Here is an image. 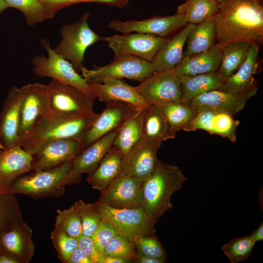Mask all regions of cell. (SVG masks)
I'll list each match as a JSON object with an SVG mask.
<instances>
[{
  "label": "cell",
  "instance_id": "20",
  "mask_svg": "<svg viewBox=\"0 0 263 263\" xmlns=\"http://www.w3.org/2000/svg\"><path fill=\"white\" fill-rule=\"evenodd\" d=\"M22 99L21 87L9 89L0 114L1 141L4 148L18 145Z\"/></svg>",
  "mask_w": 263,
  "mask_h": 263
},
{
  "label": "cell",
  "instance_id": "15",
  "mask_svg": "<svg viewBox=\"0 0 263 263\" xmlns=\"http://www.w3.org/2000/svg\"><path fill=\"white\" fill-rule=\"evenodd\" d=\"M257 90V86L239 93L215 90L200 94L189 103L198 113L215 111L233 116L244 108L247 101L256 94Z\"/></svg>",
  "mask_w": 263,
  "mask_h": 263
},
{
  "label": "cell",
  "instance_id": "24",
  "mask_svg": "<svg viewBox=\"0 0 263 263\" xmlns=\"http://www.w3.org/2000/svg\"><path fill=\"white\" fill-rule=\"evenodd\" d=\"M33 230L22 222L5 232L0 239L1 249L9 254L19 263H29L35 254V246L32 239Z\"/></svg>",
  "mask_w": 263,
  "mask_h": 263
},
{
  "label": "cell",
  "instance_id": "30",
  "mask_svg": "<svg viewBox=\"0 0 263 263\" xmlns=\"http://www.w3.org/2000/svg\"><path fill=\"white\" fill-rule=\"evenodd\" d=\"M225 79L218 71L181 77V101L189 102L200 94L209 91L219 90Z\"/></svg>",
  "mask_w": 263,
  "mask_h": 263
},
{
  "label": "cell",
  "instance_id": "55",
  "mask_svg": "<svg viewBox=\"0 0 263 263\" xmlns=\"http://www.w3.org/2000/svg\"><path fill=\"white\" fill-rule=\"evenodd\" d=\"M247 0L251 1H253V2H258L259 1V0Z\"/></svg>",
  "mask_w": 263,
  "mask_h": 263
},
{
  "label": "cell",
  "instance_id": "25",
  "mask_svg": "<svg viewBox=\"0 0 263 263\" xmlns=\"http://www.w3.org/2000/svg\"><path fill=\"white\" fill-rule=\"evenodd\" d=\"M222 48L215 44L207 51L199 54L183 56L174 69L180 78L217 71L219 69Z\"/></svg>",
  "mask_w": 263,
  "mask_h": 263
},
{
  "label": "cell",
  "instance_id": "16",
  "mask_svg": "<svg viewBox=\"0 0 263 263\" xmlns=\"http://www.w3.org/2000/svg\"><path fill=\"white\" fill-rule=\"evenodd\" d=\"M81 150L80 143L72 138L46 142L31 154L32 170L51 169L72 160Z\"/></svg>",
  "mask_w": 263,
  "mask_h": 263
},
{
  "label": "cell",
  "instance_id": "36",
  "mask_svg": "<svg viewBox=\"0 0 263 263\" xmlns=\"http://www.w3.org/2000/svg\"><path fill=\"white\" fill-rule=\"evenodd\" d=\"M219 4L213 0H187L178 7L177 13L184 15L188 23L197 24L214 16Z\"/></svg>",
  "mask_w": 263,
  "mask_h": 263
},
{
  "label": "cell",
  "instance_id": "22",
  "mask_svg": "<svg viewBox=\"0 0 263 263\" xmlns=\"http://www.w3.org/2000/svg\"><path fill=\"white\" fill-rule=\"evenodd\" d=\"M31 162V155L21 147L0 150V187L9 191L17 178L32 170Z\"/></svg>",
  "mask_w": 263,
  "mask_h": 263
},
{
  "label": "cell",
  "instance_id": "9",
  "mask_svg": "<svg viewBox=\"0 0 263 263\" xmlns=\"http://www.w3.org/2000/svg\"><path fill=\"white\" fill-rule=\"evenodd\" d=\"M47 90L52 113L84 115L95 113L93 111L94 101L74 86L52 79L47 84Z\"/></svg>",
  "mask_w": 263,
  "mask_h": 263
},
{
  "label": "cell",
  "instance_id": "3",
  "mask_svg": "<svg viewBox=\"0 0 263 263\" xmlns=\"http://www.w3.org/2000/svg\"><path fill=\"white\" fill-rule=\"evenodd\" d=\"M50 113L41 118L23 148L33 154L44 143L59 139L72 138L81 142L85 132L97 115Z\"/></svg>",
  "mask_w": 263,
  "mask_h": 263
},
{
  "label": "cell",
  "instance_id": "35",
  "mask_svg": "<svg viewBox=\"0 0 263 263\" xmlns=\"http://www.w3.org/2000/svg\"><path fill=\"white\" fill-rule=\"evenodd\" d=\"M171 132L183 130L198 113L189 102L181 101L170 102L162 107Z\"/></svg>",
  "mask_w": 263,
  "mask_h": 263
},
{
  "label": "cell",
  "instance_id": "26",
  "mask_svg": "<svg viewBox=\"0 0 263 263\" xmlns=\"http://www.w3.org/2000/svg\"><path fill=\"white\" fill-rule=\"evenodd\" d=\"M196 24L188 23L173 38L169 39L151 62L153 72L174 69L183 57V49L188 35Z\"/></svg>",
  "mask_w": 263,
  "mask_h": 263
},
{
  "label": "cell",
  "instance_id": "40",
  "mask_svg": "<svg viewBox=\"0 0 263 263\" xmlns=\"http://www.w3.org/2000/svg\"><path fill=\"white\" fill-rule=\"evenodd\" d=\"M55 228L77 239L82 235V224L78 210L74 204L70 208L57 209Z\"/></svg>",
  "mask_w": 263,
  "mask_h": 263
},
{
  "label": "cell",
  "instance_id": "39",
  "mask_svg": "<svg viewBox=\"0 0 263 263\" xmlns=\"http://www.w3.org/2000/svg\"><path fill=\"white\" fill-rule=\"evenodd\" d=\"M256 242L249 236L234 238L222 246L224 254L231 263L246 260L250 256Z\"/></svg>",
  "mask_w": 263,
  "mask_h": 263
},
{
  "label": "cell",
  "instance_id": "47",
  "mask_svg": "<svg viewBox=\"0 0 263 263\" xmlns=\"http://www.w3.org/2000/svg\"><path fill=\"white\" fill-rule=\"evenodd\" d=\"M68 263H92L85 251L78 247L72 254Z\"/></svg>",
  "mask_w": 263,
  "mask_h": 263
},
{
  "label": "cell",
  "instance_id": "7",
  "mask_svg": "<svg viewBox=\"0 0 263 263\" xmlns=\"http://www.w3.org/2000/svg\"><path fill=\"white\" fill-rule=\"evenodd\" d=\"M81 72V76L87 82L99 83L108 80L125 78L141 82L153 73L151 62L131 56L114 57L109 64L94 66L93 69L84 66Z\"/></svg>",
  "mask_w": 263,
  "mask_h": 263
},
{
  "label": "cell",
  "instance_id": "4",
  "mask_svg": "<svg viewBox=\"0 0 263 263\" xmlns=\"http://www.w3.org/2000/svg\"><path fill=\"white\" fill-rule=\"evenodd\" d=\"M72 161L51 169L26 172L12 183L9 191L35 199L62 196L72 169Z\"/></svg>",
  "mask_w": 263,
  "mask_h": 263
},
{
  "label": "cell",
  "instance_id": "50",
  "mask_svg": "<svg viewBox=\"0 0 263 263\" xmlns=\"http://www.w3.org/2000/svg\"><path fill=\"white\" fill-rule=\"evenodd\" d=\"M0 263H19V262L12 256L1 250L0 251Z\"/></svg>",
  "mask_w": 263,
  "mask_h": 263
},
{
  "label": "cell",
  "instance_id": "17",
  "mask_svg": "<svg viewBox=\"0 0 263 263\" xmlns=\"http://www.w3.org/2000/svg\"><path fill=\"white\" fill-rule=\"evenodd\" d=\"M188 23L184 15L176 13L173 16H154L142 20H113L109 23L108 28L122 34L135 32L164 37Z\"/></svg>",
  "mask_w": 263,
  "mask_h": 263
},
{
  "label": "cell",
  "instance_id": "5",
  "mask_svg": "<svg viewBox=\"0 0 263 263\" xmlns=\"http://www.w3.org/2000/svg\"><path fill=\"white\" fill-rule=\"evenodd\" d=\"M90 14L84 13L79 19L72 23L62 25L59 29L61 40L54 49L55 52L68 60L77 72L84 67L86 49L95 42L105 40L89 27Z\"/></svg>",
  "mask_w": 263,
  "mask_h": 263
},
{
  "label": "cell",
  "instance_id": "38",
  "mask_svg": "<svg viewBox=\"0 0 263 263\" xmlns=\"http://www.w3.org/2000/svg\"><path fill=\"white\" fill-rule=\"evenodd\" d=\"M74 205L81 219L82 235L91 237L102 221L98 203H86L80 200Z\"/></svg>",
  "mask_w": 263,
  "mask_h": 263
},
{
  "label": "cell",
  "instance_id": "18",
  "mask_svg": "<svg viewBox=\"0 0 263 263\" xmlns=\"http://www.w3.org/2000/svg\"><path fill=\"white\" fill-rule=\"evenodd\" d=\"M119 129L106 134L81 150L72 161V169L67 185L79 183L83 173L90 174L97 168L113 145Z\"/></svg>",
  "mask_w": 263,
  "mask_h": 263
},
{
  "label": "cell",
  "instance_id": "33",
  "mask_svg": "<svg viewBox=\"0 0 263 263\" xmlns=\"http://www.w3.org/2000/svg\"><path fill=\"white\" fill-rule=\"evenodd\" d=\"M15 195L0 187V251L2 235L23 222L21 210Z\"/></svg>",
  "mask_w": 263,
  "mask_h": 263
},
{
  "label": "cell",
  "instance_id": "41",
  "mask_svg": "<svg viewBox=\"0 0 263 263\" xmlns=\"http://www.w3.org/2000/svg\"><path fill=\"white\" fill-rule=\"evenodd\" d=\"M50 238L59 261L68 263L72 254L78 247L77 239L55 227L51 233Z\"/></svg>",
  "mask_w": 263,
  "mask_h": 263
},
{
  "label": "cell",
  "instance_id": "2",
  "mask_svg": "<svg viewBox=\"0 0 263 263\" xmlns=\"http://www.w3.org/2000/svg\"><path fill=\"white\" fill-rule=\"evenodd\" d=\"M187 180L180 168L158 160L150 175L142 183L143 209L154 224L173 207L170 199Z\"/></svg>",
  "mask_w": 263,
  "mask_h": 263
},
{
  "label": "cell",
  "instance_id": "43",
  "mask_svg": "<svg viewBox=\"0 0 263 263\" xmlns=\"http://www.w3.org/2000/svg\"><path fill=\"white\" fill-rule=\"evenodd\" d=\"M135 251L133 243L119 233L106 244L103 254L106 257L127 258L132 260Z\"/></svg>",
  "mask_w": 263,
  "mask_h": 263
},
{
  "label": "cell",
  "instance_id": "54",
  "mask_svg": "<svg viewBox=\"0 0 263 263\" xmlns=\"http://www.w3.org/2000/svg\"><path fill=\"white\" fill-rule=\"evenodd\" d=\"M214 0V1H216L217 2L220 3L224 0Z\"/></svg>",
  "mask_w": 263,
  "mask_h": 263
},
{
  "label": "cell",
  "instance_id": "34",
  "mask_svg": "<svg viewBox=\"0 0 263 263\" xmlns=\"http://www.w3.org/2000/svg\"><path fill=\"white\" fill-rule=\"evenodd\" d=\"M251 44L246 41H238L222 48L218 72L225 79L236 72L244 63Z\"/></svg>",
  "mask_w": 263,
  "mask_h": 263
},
{
  "label": "cell",
  "instance_id": "12",
  "mask_svg": "<svg viewBox=\"0 0 263 263\" xmlns=\"http://www.w3.org/2000/svg\"><path fill=\"white\" fill-rule=\"evenodd\" d=\"M169 39L154 35L137 33L105 37L114 57L131 56L151 62Z\"/></svg>",
  "mask_w": 263,
  "mask_h": 263
},
{
  "label": "cell",
  "instance_id": "49",
  "mask_svg": "<svg viewBox=\"0 0 263 263\" xmlns=\"http://www.w3.org/2000/svg\"><path fill=\"white\" fill-rule=\"evenodd\" d=\"M132 259L127 258L111 257L104 256L103 263H131Z\"/></svg>",
  "mask_w": 263,
  "mask_h": 263
},
{
  "label": "cell",
  "instance_id": "6",
  "mask_svg": "<svg viewBox=\"0 0 263 263\" xmlns=\"http://www.w3.org/2000/svg\"><path fill=\"white\" fill-rule=\"evenodd\" d=\"M40 45L46 50L47 56L38 55L33 57L31 62L34 74L74 86L94 101L96 98L88 82L78 74L70 62L55 52L48 38H41Z\"/></svg>",
  "mask_w": 263,
  "mask_h": 263
},
{
  "label": "cell",
  "instance_id": "46",
  "mask_svg": "<svg viewBox=\"0 0 263 263\" xmlns=\"http://www.w3.org/2000/svg\"><path fill=\"white\" fill-rule=\"evenodd\" d=\"M77 240L78 247L87 254L92 263H103L104 256L97 249L91 237L81 235Z\"/></svg>",
  "mask_w": 263,
  "mask_h": 263
},
{
  "label": "cell",
  "instance_id": "32",
  "mask_svg": "<svg viewBox=\"0 0 263 263\" xmlns=\"http://www.w3.org/2000/svg\"><path fill=\"white\" fill-rule=\"evenodd\" d=\"M146 109L139 108L120 127L113 145L126 154L142 137Z\"/></svg>",
  "mask_w": 263,
  "mask_h": 263
},
{
  "label": "cell",
  "instance_id": "42",
  "mask_svg": "<svg viewBox=\"0 0 263 263\" xmlns=\"http://www.w3.org/2000/svg\"><path fill=\"white\" fill-rule=\"evenodd\" d=\"M133 244L135 251L141 254L167 260V253L155 234L140 236Z\"/></svg>",
  "mask_w": 263,
  "mask_h": 263
},
{
  "label": "cell",
  "instance_id": "44",
  "mask_svg": "<svg viewBox=\"0 0 263 263\" xmlns=\"http://www.w3.org/2000/svg\"><path fill=\"white\" fill-rule=\"evenodd\" d=\"M54 14L62 9L81 2H98L118 8L128 6L129 0H38Z\"/></svg>",
  "mask_w": 263,
  "mask_h": 263
},
{
  "label": "cell",
  "instance_id": "37",
  "mask_svg": "<svg viewBox=\"0 0 263 263\" xmlns=\"http://www.w3.org/2000/svg\"><path fill=\"white\" fill-rule=\"evenodd\" d=\"M9 7L19 10L23 14L26 24L33 26L54 18L55 14L38 0H3Z\"/></svg>",
  "mask_w": 263,
  "mask_h": 263
},
{
  "label": "cell",
  "instance_id": "8",
  "mask_svg": "<svg viewBox=\"0 0 263 263\" xmlns=\"http://www.w3.org/2000/svg\"><path fill=\"white\" fill-rule=\"evenodd\" d=\"M21 89L22 99L17 146L23 148L39 120L51 111L47 85L39 83L28 84Z\"/></svg>",
  "mask_w": 263,
  "mask_h": 263
},
{
  "label": "cell",
  "instance_id": "27",
  "mask_svg": "<svg viewBox=\"0 0 263 263\" xmlns=\"http://www.w3.org/2000/svg\"><path fill=\"white\" fill-rule=\"evenodd\" d=\"M259 50V44H251L244 63L236 72L225 79L219 90L239 93L257 86L255 83L254 75L258 64Z\"/></svg>",
  "mask_w": 263,
  "mask_h": 263
},
{
  "label": "cell",
  "instance_id": "31",
  "mask_svg": "<svg viewBox=\"0 0 263 263\" xmlns=\"http://www.w3.org/2000/svg\"><path fill=\"white\" fill-rule=\"evenodd\" d=\"M216 40L213 16L196 24L187 39V47L183 56L199 54L209 50Z\"/></svg>",
  "mask_w": 263,
  "mask_h": 263
},
{
  "label": "cell",
  "instance_id": "29",
  "mask_svg": "<svg viewBox=\"0 0 263 263\" xmlns=\"http://www.w3.org/2000/svg\"><path fill=\"white\" fill-rule=\"evenodd\" d=\"M175 137L162 107L151 105L146 109L142 134L144 140L161 146L164 141Z\"/></svg>",
  "mask_w": 263,
  "mask_h": 263
},
{
  "label": "cell",
  "instance_id": "19",
  "mask_svg": "<svg viewBox=\"0 0 263 263\" xmlns=\"http://www.w3.org/2000/svg\"><path fill=\"white\" fill-rule=\"evenodd\" d=\"M160 145L142 137L123 157L121 172L143 181L155 168L158 161L157 152Z\"/></svg>",
  "mask_w": 263,
  "mask_h": 263
},
{
  "label": "cell",
  "instance_id": "53",
  "mask_svg": "<svg viewBox=\"0 0 263 263\" xmlns=\"http://www.w3.org/2000/svg\"><path fill=\"white\" fill-rule=\"evenodd\" d=\"M4 149V147L1 141V135H0V150Z\"/></svg>",
  "mask_w": 263,
  "mask_h": 263
},
{
  "label": "cell",
  "instance_id": "48",
  "mask_svg": "<svg viewBox=\"0 0 263 263\" xmlns=\"http://www.w3.org/2000/svg\"><path fill=\"white\" fill-rule=\"evenodd\" d=\"M167 262V260L150 257L136 251L132 258V263H165Z\"/></svg>",
  "mask_w": 263,
  "mask_h": 263
},
{
  "label": "cell",
  "instance_id": "51",
  "mask_svg": "<svg viewBox=\"0 0 263 263\" xmlns=\"http://www.w3.org/2000/svg\"><path fill=\"white\" fill-rule=\"evenodd\" d=\"M249 236L256 243L263 240V223Z\"/></svg>",
  "mask_w": 263,
  "mask_h": 263
},
{
  "label": "cell",
  "instance_id": "23",
  "mask_svg": "<svg viewBox=\"0 0 263 263\" xmlns=\"http://www.w3.org/2000/svg\"><path fill=\"white\" fill-rule=\"evenodd\" d=\"M96 98L101 102L121 101L144 109L150 105L147 103L135 90L122 79H111L102 83L88 82Z\"/></svg>",
  "mask_w": 263,
  "mask_h": 263
},
{
  "label": "cell",
  "instance_id": "1",
  "mask_svg": "<svg viewBox=\"0 0 263 263\" xmlns=\"http://www.w3.org/2000/svg\"><path fill=\"white\" fill-rule=\"evenodd\" d=\"M213 18L217 44L222 48L242 41L262 44L263 8L259 1L224 0Z\"/></svg>",
  "mask_w": 263,
  "mask_h": 263
},
{
  "label": "cell",
  "instance_id": "28",
  "mask_svg": "<svg viewBox=\"0 0 263 263\" xmlns=\"http://www.w3.org/2000/svg\"><path fill=\"white\" fill-rule=\"evenodd\" d=\"M123 157L121 151L113 145L97 168L88 174L87 182L93 188L103 191L121 173Z\"/></svg>",
  "mask_w": 263,
  "mask_h": 263
},
{
  "label": "cell",
  "instance_id": "10",
  "mask_svg": "<svg viewBox=\"0 0 263 263\" xmlns=\"http://www.w3.org/2000/svg\"><path fill=\"white\" fill-rule=\"evenodd\" d=\"M103 221L113 225L118 233L132 242L140 236L155 234V224L146 216L143 207L119 209L99 204Z\"/></svg>",
  "mask_w": 263,
  "mask_h": 263
},
{
  "label": "cell",
  "instance_id": "45",
  "mask_svg": "<svg viewBox=\"0 0 263 263\" xmlns=\"http://www.w3.org/2000/svg\"><path fill=\"white\" fill-rule=\"evenodd\" d=\"M118 234V232L113 225L102 221L91 237L97 249L103 254L106 244Z\"/></svg>",
  "mask_w": 263,
  "mask_h": 263
},
{
  "label": "cell",
  "instance_id": "13",
  "mask_svg": "<svg viewBox=\"0 0 263 263\" xmlns=\"http://www.w3.org/2000/svg\"><path fill=\"white\" fill-rule=\"evenodd\" d=\"M105 109L97 114L85 132L80 143L81 150L106 134L118 129L139 109L121 101L107 102Z\"/></svg>",
  "mask_w": 263,
  "mask_h": 263
},
{
  "label": "cell",
  "instance_id": "14",
  "mask_svg": "<svg viewBox=\"0 0 263 263\" xmlns=\"http://www.w3.org/2000/svg\"><path fill=\"white\" fill-rule=\"evenodd\" d=\"M143 181L120 174L102 192L97 202L119 209H135L143 206Z\"/></svg>",
  "mask_w": 263,
  "mask_h": 263
},
{
  "label": "cell",
  "instance_id": "21",
  "mask_svg": "<svg viewBox=\"0 0 263 263\" xmlns=\"http://www.w3.org/2000/svg\"><path fill=\"white\" fill-rule=\"evenodd\" d=\"M240 124L238 120L228 113L215 112H199L183 129L185 132L203 130L211 134L228 138L231 142L236 141V129Z\"/></svg>",
  "mask_w": 263,
  "mask_h": 263
},
{
  "label": "cell",
  "instance_id": "52",
  "mask_svg": "<svg viewBox=\"0 0 263 263\" xmlns=\"http://www.w3.org/2000/svg\"><path fill=\"white\" fill-rule=\"evenodd\" d=\"M8 8L3 0H0V14Z\"/></svg>",
  "mask_w": 263,
  "mask_h": 263
},
{
  "label": "cell",
  "instance_id": "11",
  "mask_svg": "<svg viewBox=\"0 0 263 263\" xmlns=\"http://www.w3.org/2000/svg\"><path fill=\"white\" fill-rule=\"evenodd\" d=\"M135 89L150 106L162 107L170 102L181 101V82L174 69L153 72Z\"/></svg>",
  "mask_w": 263,
  "mask_h": 263
}]
</instances>
